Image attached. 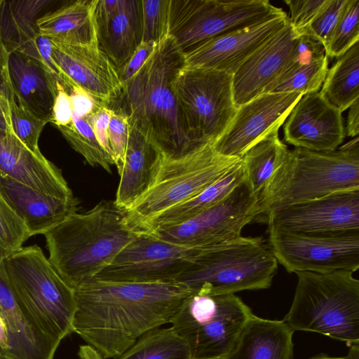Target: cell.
<instances>
[{"mask_svg": "<svg viewBox=\"0 0 359 359\" xmlns=\"http://www.w3.org/2000/svg\"><path fill=\"white\" fill-rule=\"evenodd\" d=\"M191 290L176 282L91 278L74 289L73 331L104 359L116 358L146 332L170 323Z\"/></svg>", "mask_w": 359, "mask_h": 359, "instance_id": "cell-1", "label": "cell"}, {"mask_svg": "<svg viewBox=\"0 0 359 359\" xmlns=\"http://www.w3.org/2000/svg\"><path fill=\"white\" fill-rule=\"evenodd\" d=\"M184 67V52L167 35L127 82L114 105L126 114L130 126L145 135L168 157L175 158L196 147L191 141L174 90Z\"/></svg>", "mask_w": 359, "mask_h": 359, "instance_id": "cell-2", "label": "cell"}, {"mask_svg": "<svg viewBox=\"0 0 359 359\" xmlns=\"http://www.w3.org/2000/svg\"><path fill=\"white\" fill-rule=\"evenodd\" d=\"M126 210L102 201L75 212L43 235L49 262L72 288L93 278L135 237Z\"/></svg>", "mask_w": 359, "mask_h": 359, "instance_id": "cell-3", "label": "cell"}, {"mask_svg": "<svg viewBox=\"0 0 359 359\" xmlns=\"http://www.w3.org/2000/svg\"><path fill=\"white\" fill-rule=\"evenodd\" d=\"M359 189V138L332 151L295 147L258 196L259 216L280 208Z\"/></svg>", "mask_w": 359, "mask_h": 359, "instance_id": "cell-4", "label": "cell"}, {"mask_svg": "<svg viewBox=\"0 0 359 359\" xmlns=\"http://www.w3.org/2000/svg\"><path fill=\"white\" fill-rule=\"evenodd\" d=\"M292 305L283 318L293 331L317 332L359 344V280L351 271L296 272Z\"/></svg>", "mask_w": 359, "mask_h": 359, "instance_id": "cell-5", "label": "cell"}, {"mask_svg": "<svg viewBox=\"0 0 359 359\" xmlns=\"http://www.w3.org/2000/svg\"><path fill=\"white\" fill-rule=\"evenodd\" d=\"M278 261L262 237H244L203 247L175 280L211 294H235L270 287Z\"/></svg>", "mask_w": 359, "mask_h": 359, "instance_id": "cell-6", "label": "cell"}, {"mask_svg": "<svg viewBox=\"0 0 359 359\" xmlns=\"http://www.w3.org/2000/svg\"><path fill=\"white\" fill-rule=\"evenodd\" d=\"M0 270L50 338L60 344L74 333V289L62 278L41 248L21 247L1 262Z\"/></svg>", "mask_w": 359, "mask_h": 359, "instance_id": "cell-7", "label": "cell"}, {"mask_svg": "<svg viewBox=\"0 0 359 359\" xmlns=\"http://www.w3.org/2000/svg\"><path fill=\"white\" fill-rule=\"evenodd\" d=\"M240 160L218 154L210 143L179 157L161 153L151 186L126 210L129 224L135 231H140L165 210L197 195Z\"/></svg>", "mask_w": 359, "mask_h": 359, "instance_id": "cell-8", "label": "cell"}, {"mask_svg": "<svg viewBox=\"0 0 359 359\" xmlns=\"http://www.w3.org/2000/svg\"><path fill=\"white\" fill-rule=\"evenodd\" d=\"M252 314L235 294L191 291L170 324L188 344L191 359H225Z\"/></svg>", "mask_w": 359, "mask_h": 359, "instance_id": "cell-9", "label": "cell"}, {"mask_svg": "<svg viewBox=\"0 0 359 359\" xmlns=\"http://www.w3.org/2000/svg\"><path fill=\"white\" fill-rule=\"evenodd\" d=\"M285 13L267 0H170L168 34L185 53Z\"/></svg>", "mask_w": 359, "mask_h": 359, "instance_id": "cell-10", "label": "cell"}, {"mask_svg": "<svg viewBox=\"0 0 359 359\" xmlns=\"http://www.w3.org/2000/svg\"><path fill=\"white\" fill-rule=\"evenodd\" d=\"M174 90L191 141L196 147L213 144L238 108L233 100V74L184 67L175 81Z\"/></svg>", "mask_w": 359, "mask_h": 359, "instance_id": "cell-11", "label": "cell"}, {"mask_svg": "<svg viewBox=\"0 0 359 359\" xmlns=\"http://www.w3.org/2000/svg\"><path fill=\"white\" fill-rule=\"evenodd\" d=\"M267 243L288 272H354L359 268V230L303 233L268 229Z\"/></svg>", "mask_w": 359, "mask_h": 359, "instance_id": "cell-12", "label": "cell"}, {"mask_svg": "<svg viewBox=\"0 0 359 359\" xmlns=\"http://www.w3.org/2000/svg\"><path fill=\"white\" fill-rule=\"evenodd\" d=\"M203 248L182 246L138 231L94 278L130 283L175 281Z\"/></svg>", "mask_w": 359, "mask_h": 359, "instance_id": "cell-13", "label": "cell"}, {"mask_svg": "<svg viewBox=\"0 0 359 359\" xmlns=\"http://www.w3.org/2000/svg\"><path fill=\"white\" fill-rule=\"evenodd\" d=\"M257 217L258 198L245 180L223 201L183 222L141 231L182 246L206 247L241 236Z\"/></svg>", "mask_w": 359, "mask_h": 359, "instance_id": "cell-14", "label": "cell"}, {"mask_svg": "<svg viewBox=\"0 0 359 359\" xmlns=\"http://www.w3.org/2000/svg\"><path fill=\"white\" fill-rule=\"evenodd\" d=\"M303 94L262 93L241 104L222 135L212 144L225 156L241 158L253 145L278 132Z\"/></svg>", "mask_w": 359, "mask_h": 359, "instance_id": "cell-15", "label": "cell"}, {"mask_svg": "<svg viewBox=\"0 0 359 359\" xmlns=\"http://www.w3.org/2000/svg\"><path fill=\"white\" fill-rule=\"evenodd\" d=\"M268 229L311 233L359 230V189L335 192L276 209Z\"/></svg>", "mask_w": 359, "mask_h": 359, "instance_id": "cell-16", "label": "cell"}, {"mask_svg": "<svg viewBox=\"0 0 359 359\" xmlns=\"http://www.w3.org/2000/svg\"><path fill=\"white\" fill-rule=\"evenodd\" d=\"M50 41L53 58L65 76L111 109L121 95L123 83L118 69L99 46Z\"/></svg>", "mask_w": 359, "mask_h": 359, "instance_id": "cell-17", "label": "cell"}, {"mask_svg": "<svg viewBox=\"0 0 359 359\" xmlns=\"http://www.w3.org/2000/svg\"><path fill=\"white\" fill-rule=\"evenodd\" d=\"M283 124L286 142L312 151L334 150L346 135L342 112L320 91L303 95Z\"/></svg>", "mask_w": 359, "mask_h": 359, "instance_id": "cell-18", "label": "cell"}, {"mask_svg": "<svg viewBox=\"0 0 359 359\" xmlns=\"http://www.w3.org/2000/svg\"><path fill=\"white\" fill-rule=\"evenodd\" d=\"M286 13L264 22L208 40L184 53V67L214 69L233 74L287 23Z\"/></svg>", "mask_w": 359, "mask_h": 359, "instance_id": "cell-19", "label": "cell"}, {"mask_svg": "<svg viewBox=\"0 0 359 359\" xmlns=\"http://www.w3.org/2000/svg\"><path fill=\"white\" fill-rule=\"evenodd\" d=\"M299 33L290 22L255 53L233 74V94L237 107L264 93L287 70Z\"/></svg>", "mask_w": 359, "mask_h": 359, "instance_id": "cell-20", "label": "cell"}, {"mask_svg": "<svg viewBox=\"0 0 359 359\" xmlns=\"http://www.w3.org/2000/svg\"><path fill=\"white\" fill-rule=\"evenodd\" d=\"M95 20L99 48L118 71L142 41V0H97Z\"/></svg>", "mask_w": 359, "mask_h": 359, "instance_id": "cell-21", "label": "cell"}, {"mask_svg": "<svg viewBox=\"0 0 359 359\" xmlns=\"http://www.w3.org/2000/svg\"><path fill=\"white\" fill-rule=\"evenodd\" d=\"M0 173L48 195L74 197L61 170L30 151L13 130L0 129Z\"/></svg>", "mask_w": 359, "mask_h": 359, "instance_id": "cell-22", "label": "cell"}, {"mask_svg": "<svg viewBox=\"0 0 359 359\" xmlns=\"http://www.w3.org/2000/svg\"><path fill=\"white\" fill-rule=\"evenodd\" d=\"M0 314L10 347L2 359H53L60 345L41 328L27 306L15 294L0 270Z\"/></svg>", "mask_w": 359, "mask_h": 359, "instance_id": "cell-23", "label": "cell"}, {"mask_svg": "<svg viewBox=\"0 0 359 359\" xmlns=\"http://www.w3.org/2000/svg\"><path fill=\"white\" fill-rule=\"evenodd\" d=\"M0 191L25 224L29 238L43 235L77 210L74 197L62 198L48 195L1 173Z\"/></svg>", "mask_w": 359, "mask_h": 359, "instance_id": "cell-24", "label": "cell"}, {"mask_svg": "<svg viewBox=\"0 0 359 359\" xmlns=\"http://www.w3.org/2000/svg\"><path fill=\"white\" fill-rule=\"evenodd\" d=\"M161 158L158 148L142 133L130 126L123 160L117 167L120 176L115 203L128 210L151 184Z\"/></svg>", "mask_w": 359, "mask_h": 359, "instance_id": "cell-25", "label": "cell"}, {"mask_svg": "<svg viewBox=\"0 0 359 359\" xmlns=\"http://www.w3.org/2000/svg\"><path fill=\"white\" fill-rule=\"evenodd\" d=\"M8 69L13 95L36 116L51 123L58 81L42 63L18 52L9 53Z\"/></svg>", "mask_w": 359, "mask_h": 359, "instance_id": "cell-26", "label": "cell"}, {"mask_svg": "<svg viewBox=\"0 0 359 359\" xmlns=\"http://www.w3.org/2000/svg\"><path fill=\"white\" fill-rule=\"evenodd\" d=\"M293 333L283 320H269L252 314L225 359H292Z\"/></svg>", "mask_w": 359, "mask_h": 359, "instance_id": "cell-27", "label": "cell"}, {"mask_svg": "<svg viewBox=\"0 0 359 359\" xmlns=\"http://www.w3.org/2000/svg\"><path fill=\"white\" fill-rule=\"evenodd\" d=\"M55 0H0V36L8 53L18 52L40 62L36 20Z\"/></svg>", "mask_w": 359, "mask_h": 359, "instance_id": "cell-28", "label": "cell"}, {"mask_svg": "<svg viewBox=\"0 0 359 359\" xmlns=\"http://www.w3.org/2000/svg\"><path fill=\"white\" fill-rule=\"evenodd\" d=\"M97 0L67 1L37 20L41 35L67 44L98 46L95 20Z\"/></svg>", "mask_w": 359, "mask_h": 359, "instance_id": "cell-29", "label": "cell"}, {"mask_svg": "<svg viewBox=\"0 0 359 359\" xmlns=\"http://www.w3.org/2000/svg\"><path fill=\"white\" fill-rule=\"evenodd\" d=\"M245 180V168L241 158L227 172L197 195L165 210L149 221L140 231L170 226L183 222L223 201Z\"/></svg>", "mask_w": 359, "mask_h": 359, "instance_id": "cell-30", "label": "cell"}, {"mask_svg": "<svg viewBox=\"0 0 359 359\" xmlns=\"http://www.w3.org/2000/svg\"><path fill=\"white\" fill-rule=\"evenodd\" d=\"M320 93L341 112L359 100V43L337 57L328 68Z\"/></svg>", "mask_w": 359, "mask_h": 359, "instance_id": "cell-31", "label": "cell"}, {"mask_svg": "<svg viewBox=\"0 0 359 359\" xmlns=\"http://www.w3.org/2000/svg\"><path fill=\"white\" fill-rule=\"evenodd\" d=\"M288 149L273 132L252 147L242 156L245 182L252 194L258 198L273 175L284 161Z\"/></svg>", "mask_w": 359, "mask_h": 359, "instance_id": "cell-32", "label": "cell"}, {"mask_svg": "<svg viewBox=\"0 0 359 359\" xmlns=\"http://www.w3.org/2000/svg\"><path fill=\"white\" fill-rule=\"evenodd\" d=\"M114 359H191V355L187 341L172 327H158L144 333Z\"/></svg>", "mask_w": 359, "mask_h": 359, "instance_id": "cell-33", "label": "cell"}, {"mask_svg": "<svg viewBox=\"0 0 359 359\" xmlns=\"http://www.w3.org/2000/svg\"><path fill=\"white\" fill-rule=\"evenodd\" d=\"M71 147L80 154L92 166H100L111 172L114 161L97 140L91 127L74 112L72 122L65 126L57 127Z\"/></svg>", "mask_w": 359, "mask_h": 359, "instance_id": "cell-34", "label": "cell"}, {"mask_svg": "<svg viewBox=\"0 0 359 359\" xmlns=\"http://www.w3.org/2000/svg\"><path fill=\"white\" fill-rule=\"evenodd\" d=\"M328 69V57L325 56L311 63L296 67L282 75L264 92H297L303 95L319 91Z\"/></svg>", "mask_w": 359, "mask_h": 359, "instance_id": "cell-35", "label": "cell"}, {"mask_svg": "<svg viewBox=\"0 0 359 359\" xmlns=\"http://www.w3.org/2000/svg\"><path fill=\"white\" fill-rule=\"evenodd\" d=\"M359 40V0H347L325 48L327 57H338Z\"/></svg>", "mask_w": 359, "mask_h": 359, "instance_id": "cell-36", "label": "cell"}, {"mask_svg": "<svg viewBox=\"0 0 359 359\" xmlns=\"http://www.w3.org/2000/svg\"><path fill=\"white\" fill-rule=\"evenodd\" d=\"M8 107L15 135L30 151L41 155L39 139L48 123L26 109L14 95L8 100Z\"/></svg>", "mask_w": 359, "mask_h": 359, "instance_id": "cell-37", "label": "cell"}, {"mask_svg": "<svg viewBox=\"0 0 359 359\" xmlns=\"http://www.w3.org/2000/svg\"><path fill=\"white\" fill-rule=\"evenodd\" d=\"M29 238L25 224L0 191V263Z\"/></svg>", "mask_w": 359, "mask_h": 359, "instance_id": "cell-38", "label": "cell"}, {"mask_svg": "<svg viewBox=\"0 0 359 359\" xmlns=\"http://www.w3.org/2000/svg\"><path fill=\"white\" fill-rule=\"evenodd\" d=\"M142 41L158 43L168 35L170 0H142Z\"/></svg>", "mask_w": 359, "mask_h": 359, "instance_id": "cell-39", "label": "cell"}, {"mask_svg": "<svg viewBox=\"0 0 359 359\" xmlns=\"http://www.w3.org/2000/svg\"><path fill=\"white\" fill-rule=\"evenodd\" d=\"M347 0H327L305 32H309L326 48Z\"/></svg>", "mask_w": 359, "mask_h": 359, "instance_id": "cell-40", "label": "cell"}, {"mask_svg": "<svg viewBox=\"0 0 359 359\" xmlns=\"http://www.w3.org/2000/svg\"><path fill=\"white\" fill-rule=\"evenodd\" d=\"M325 56H326L325 48L320 41L307 32L299 33L292 50L290 64L284 74Z\"/></svg>", "mask_w": 359, "mask_h": 359, "instance_id": "cell-41", "label": "cell"}, {"mask_svg": "<svg viewBox=\"0 0 359 359\" xmlns=\"http://www.w3.org/2000/svg\"><path fill=\"white\" fill-rule=\"evenodd\" d=\"M130 133L128 116L112 110L108 126V140L112 153L114 165L118 167L121 163Z\"/></svg>", "mask_w": 359, "mask_h": 359, "instance_id": "cell-42", "label": "cell"}, {"mask_svg": "<svg viewBox=\"0 0 359 359\" xmlns=\"http://www.w3.org/2000/svg\"><path fill=\"white\" fill-rule=\"evenodd\" d=\"M326 1L285 0L290 11L289 22L299 33L305 32Z\"/></svg>", "mask_w": 359, "mask_h": 359, "instance_id": "cell-43", "label": "cell"}, {"mask_svg": "<svg viewBox=\"0 0 359 359\" xmlns=\"http://www.w3.org/2000/svg\"><path fill=\"white\" fill-rule=\"evenodd\" d=\"M111 112V109L102 105L84 119L91 127L100 144L113 158L107 134Z\"/></svg>", "mask_w": 359, "mask_h": 359, "instance_id": "cell-44", "label": "cell"}, {"mask_svg": "<svg viewBox=\"0 0 359 359\" xmlns=\"http://www.w3.org/2000/svg\"><path fill=\"white\" fill-rule=\"evenodd\" d=\"M157 43L142 41L126 63L118 70L122 83L127 82L139 70Z\"/></svg>", "mask_w": 359, "mask_h": 359, "instance_id": "cell-45", "label": "cell"}, {"mask_svg": "<svg viewBox=\"0 0 359 359\" xmlns=\"http://www.w3.org/2000/svg\"><path fill=\"white\" fill-rule=\"evenodd\" d=\"M66 92L70 97L73 112L82 118H86L103 105L76 84L72 85Z\"/></svg>", "mask_w": 359, "mask_h": 359, "instance_id": "cell-46", "label": "cell"}, {"mask_svg": "<svg viewBox=\"0 0 359 359\" xmlns=\"http://www.w3.org/2000/svg\"><path fill=\"white\" fill-rule=\"evenodd\" d=\"M72 106L69 94L62 85L57 83V91L53 108L52 125L57 127L69 125L72 121Z\"/></svg>", "mask_w": 359, "mask_h": 359, "instance_id": "cell-47", "label": "cell"}, {"mask_svg": "<svg viewBox=\"0 0 359 359\" xmlns=\"http://www.w3.org/2000/svg\"><path fill=\"white\" fill-rule=\"evenodd\" d=\"M7 52L0 36V94L9 100L13 97L11 83L8 75Z\"/></svg>", "mask_w": 359, "mask_h": 359, "instance_id": "cell-48", "label": "cell"}, {"mask_svg": "<svg viewBox=\"0 0 359 359\" xmlns=\"http://www.w3.org/2000/svg\"><path fill=\"white\" fill-rule=\"evenodd\" d=\"M345 135L350 137H358L359 134V100L355 101L348 108Z\"/></svg>", "mask_w": 359, "mask_h": 359, "instance_id": "cell-49", "label": "cell"}, {"mask_svg": "<svg viewBox=\"0 0 359 359\" xmlns=\"http://www.w3.org/2000/svg\"><path fill=\"white\" fill-rule=\"evenodd\" d=\"M0 129L4 131L13 130L9 107L0 103Z\"/></svg>", "mask_w": 359, "mask_h": 359, "instance_id": "cell-50", "label": "cell"}, {"mask_svg": "<svg viewBox=\"0 0 359 359\" xmlns=\"http://www.w3.org/2000/svg\"><path fill=\"white\" fill-rule=\"evenodd\" d=\"M78 356L79 359H104L94 348L88 344L79 346Z\"/></svg>", "mask_w": 359, "mask_h": 359, "instance_id": "cell-51", "label": "cell"}, {"mask_svg": "<svg viewBox=\"0 0 359 359\" xmlns=\"http://www.w3.org/2000/svg\"><path fill=\"white\" fill-rule=\"evenodd\" d=\"M10 347L8 334L6 323L0 314V348L2 353L8 350Z\"/></svg>", "mask_w": 359, "mask_h": 359, "instance_id": "cell-52", "label": "cell"}, {"mask_svg": "<svg viewBox=\"0 0 359 359\" xmlns=\"http://www.w3.org/2000/svg\"><path fill=\"white\" fill-rule=\"evenodd\" d=\"M310 359H346V357H343V358L330 357V356L321 354V355L315 356L313 358H311Z\"/></svg>", "mask_w": 359, "mask_h": 359, "instance_id": "cell-53", "label": "cell"}, {"mask_svg": "<svg viewBox=\"0 0 359 359\" xmlns=\"http://www.w3.org/2000/svg\"><path fill=\"white\" fill-rule=\"evenodd\" d=\"M0 103L4 105L8 104V100L6 98H5L4 97H3L1 94H0Z\"/></svg>", "mask_w": 359, "mask_h": 359, "instance_id": "cell-54", "label": "cell"}, {"mask_svg": "<svg viewBox=\"0 0 359 359\" xmlns=\"http://www.w3.org/2000/svg\"><path fill=\"white\" fill-rule=\"evenodd\" d=\"M0 359H2L1 350L0 348Z\"/></svg>", "mask_w": 359, "mask_h": 359, "instance_id": "cell-55", "label": "cell"}]
</instances>
